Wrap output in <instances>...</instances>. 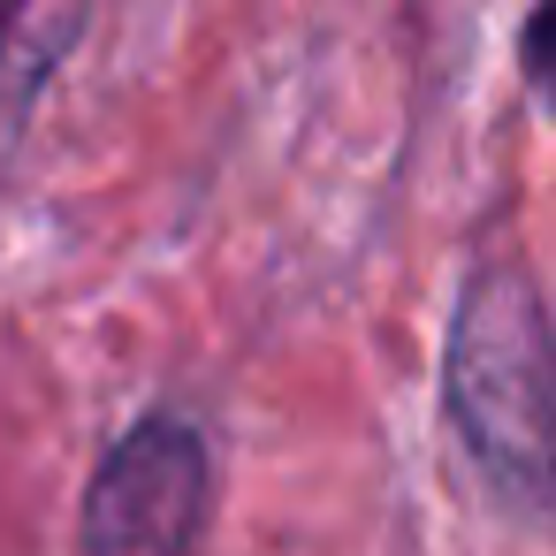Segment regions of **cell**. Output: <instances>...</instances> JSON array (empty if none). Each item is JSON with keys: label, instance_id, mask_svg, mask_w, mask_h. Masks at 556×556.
<instances>
[{"label": "cell", "instance_id": "1", "mask_svg": "<svg viewBox=\"0 0 556 556\" xmlns=\"http://www.w3.org/2000/svg\"><path fill=\"white\" fill-rule=\"evenodd\" d=\"M442 404L495 495L556 526V328L526 267L495 260L465 282L442 351Z\"/></svg>", "mask_w": 556, "mask_h": 556}, {"label": "cell", "instance_id": "2", "mask_svg": "<svg viewBox=\"0 0 556 556\" xmlns=\"http://www.w3.org/2000/svg\"><path fill=\"white\" fill-rule=\"evenodd\" d=\"M214 503V457L206 434L176 412L138 419L92 472L77 548L85 556H191Z\"/></svg>", "mask_w": 556, "mask_h": 556}, {"label": "cell", "instance_id": "3", "mask_svg": "<svg viewBox=\"0 0 556 556\" xmlns=\"http://www.w3.org/2000/svg\"><path fill=\"white\" fill-rule=\"evenodd\" d=\"M518 62H526V85H533V100L556 115V0L526 16V31H518Z\"/></svg>", "mask_w": 556, "mask_h": 556}]
</instances>
